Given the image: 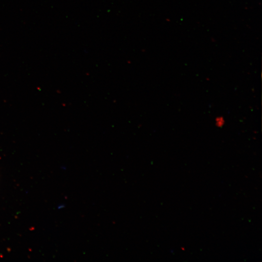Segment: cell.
Wrapping results in <instances>:
<instances>
[{"instance_id": "cell-1", "label": "cell", "mask_w": 262, "mask_h": 262, "mask_svg": "<svg viewBox=\"0 0 262 262\" xmlns=\"http://www.w3.org/2000/svg\"><path fill=\"white\" fill-rule=\"evenodd\" d=\"M215 122L217 127H221L224 123V120L223 117H218L216 118Z\"/></svg>"}]
</instances>
